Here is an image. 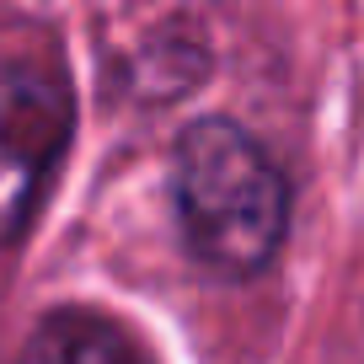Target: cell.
<instances>
[{"label": "cell", "instance_id": "cell-3", "mask_svg": "<svg viewBox=\"0 0 364 364\" xmlns=\"http://www.w3.org/2000/svg\"><path fill=\"white\" fill-rule=\"evenodd\" d=\"M22 364H150V353L102 311L59 306L33 327Z\"/></svg>", "mask_w": 364, "mask_h": 364}, {"label": "cell", "instance_id": "cell-2", "mask_svg": "<svg viewBox=\"0 0 364 364\" xmlns=\"http://www.w3.org/2000/svg\"><path fill=\"white\" fill-rule=\"evenodd\" d=\"M75 139V91L48 59H0V247L22 241Z\"/></svg>", "mask_w": 364, "mask_h": 364}, {"label": "cell", "instance_id": "cell-1", "mask_svg": "<svg viewBox=\"0 0 364 364\" xmlns=\"http://www.w3.org/2000/svg\"><path fill=\"white\" fill-rule=\"evenodd\" d=\"M289 177L230 118H198L171 145V209L198 262L220 279L262 273L289 236Z\"/></svg>", "mask_w": 364, "mask_h": 364}]
</instances>
